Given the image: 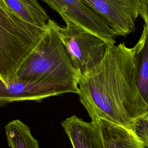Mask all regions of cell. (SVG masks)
I'll return each instance as SVG.
<instances>
[{"label": "cell", "instance_id": "obj_1", "mask_svg": "<svg viewBox=\"0 0 148 148\" xmlns=\"http://www.w3.org/2000/svg\"><path fill=\"white\" fill-rule=\"evenodd\" d=\"M77 94L91 121L130 128L148 109L136 84L132 48L124 43L109 45L103 59L80 76Z\"/></svg>", "mask_w": 148, "mask_h": 148}, {"label": "cell", "instance_id": "obj_5", "mask_svg": "<svg viewBox=\"0 0 148 148\" xmlns=\"http://www.w3.org/2000/svg\"><path fill=\"white\" fill-rule=\"evenodd\" d=\"M68 20L99 36L110 44L118 36L112 27L83 0H42Z\"/></svg>", "mask_w": 148, "mask_h": 148}, {"label": "cell", "instance_id": "obj_9", "mask_svg": "<svg viewBox=\"0 0 148 148\" xmlns=\"http://www.w3.org/2000/svg\"><path fill=\"white\" fill-rule=\"evenodd\" d=\"M92 121L99 128L105 148H143L130 128L101 119Z\"/></svg>", "mask_w": 148, "mask_h": 148}, {"label": "cell", "instance_id": "obj_3", "mask_svg": "<svg viewBox=\"0 0 148 148\" xmlns=\"http://www.w3.org/2000/svg\"><path fill=\"white\" fill-rule=\"evenodd\" d=\"M46 28L35 26L16 15L0 1V79L13 78L36 46Z\"/></svg>", "mask_w": 148, "mask_h": 148}, {"label": "cell", "instance_id": "obj_10", "mask_svg": "<svg viewBox=\"0 0 148 148\" xmlns=\"http://www.w3.org/2000/svg\"><path fill=\"white\" fill-rule=\"evenodd\" d=\"M132 50L136 84L148 106V26L145 24L140 38Z\"/></svg>", "mask_w": 148, "mask_h": 148}, {"label": "cell", "instance_id": "obj_12", "mask_svg": "<svg viewBox=\"0 0 148 148\" xmlns=\"http://www.w3.org/2000/svg\"><path fill=\"white\" fill-rule=\"evenodd\" d=\"M5 134L10 148H39L29 128L20 120L9 122L5 126Z\"/></svg>", "mask_w": 148, "mask_h": 148}, {"label": "cell", "instance_id": "obj_7", "mask_svg": "<svg viewBox=\"0 0 148 148\" xmlns=\"http://www.w3.org/2000/svg\"><path fill=\"white\" fill-rule=\"evenodd\" d=\"M62 94V90L49 84L26 82L14 77L5 81L0 79V106L13 102L38 101Z\"/></svg>", "mask_w": 148, "mask_h": 148}, {"label": "cell", "instance_id": "obj_14", "mask_svg": "<svg viewBox=\"0 0 148 148\" xmlns=\"http://www.w3.org/2000/svg\"><path fill=\"white\" fill-rule=\"evenodd\" d=\"M139 14L141 16L145 24L148 26V0H138Z\"/></svg>", "mask_w": 148, "mask_h": 148}, {"label": "cell", "instance_id": "obj_11", "mask_svg": "<svg viewBox=\"0 0 148 148\" xmlns=\"http://www.w3.org/2000/svg\"><path fill=\"white\" fill-rule=\"evenodd\" d=\"M21 19L40 28H46L49 17L37 0H0Z\"/></svg>", "mask_w": 148, "mask_h": 148}, {"label": "cell", "instance_id": "obj_6", "mask_svg": "<svg viewBox=\"0 0 148 148\" xmlns=\"http://www.w3.org/2000/svg\"><path fill=\"white\" fill-rule=\"evenodd\" d=\"M83 1L108 22L118 36H126L135 31L138 0Z\"/></svg>", "mask_w": 148, "mask_h": 148}, {"label": "cell", "instance_id": "obj_4", "mask_svg": "<svg viewBox=\"0 0 148 148\" xmlns=\"http://www.w3.org/2000/svg\"><path fill=\"white\" fill-rule=\"evenodd\" d=\"M65 27L56 28L65 50L80 76L97 65L112 45L99 36L68 21Z\"/></svg>", "mask_w": 148, "mask_h": 148}, {"label": "cell", "instance_id": "obj_13", "mask_svg": "<svg viewBox=\"0 0 148 148\" xmlns=\"http://www.w3.org/2000/svg\"><path fill=\"white\" fill-rule=\"evenodd\" d=\"M130 128L139 139L143 148H148V109L133 121Z\"/></svg>", "mask_w": 148, "mask_h": 148}, {"label": "cell", "instance_id": "obj_2", "mask_svg": "<svg viewBox=\"0 0 148 148\" xmlns=\"http://www.w3.org/2000/svg\"><path fill=\"white\" fill-rule=\"evenodd\" d=\"M56 24L49 19L40 40L13 77L26 82L51 84L64 94H77L80 75L65 50Z\"/></svg>", "mask_w": 148, "mask_h": 148}, {"label": "cell", "instance_id": "obj_8", "mask_svg": "<svg viewBox=\"0 0 148 148\" xmlns=\"http://www.w3.org/2000/svg\"><path fill=\"white\" fill-rule=\"evenodd\" d=\"M61 125L73 148H105L99 128L94 121H85L73 115L62 121Z\"/></svg>", "mask_w": 148, "mask_h": 148}]
</instances>
